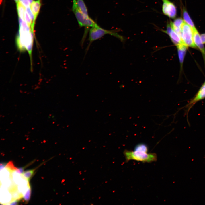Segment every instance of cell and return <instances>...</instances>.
<instances>
[{"mask_svg":"<svg viewBox=\"0 0 205 205\" xmlns=\"http://www.w3.org/2000/svg\"><path fill=\"white\" fill-rule=\"evenodd\" d=\"M126 161L134 160L142 162L151 163L157 160L156 154L139 151L125 150L124 152Z\"/></svg>","mask_w":205,"mask_h":205,"instance_id":"6da1fadb","label":"cell"},{"mask_svg":"<svg viewBox=\"0 0 205 205\" xmlns=\"http://www.w3.org/2000/svg\"><path fill=\"white\" fill-rule=\"evenodd\" d=\"M72 10L75 15L80 27H84L86 29L82 40H85L89 28L97 24L91 18L87 19L82 14L79 9L77 0H73Z\"/></svg>","mask_w":205,"mask_h":205,"instance_id":"7a4b0ae2","label":"cell"},{"mask_svg":"<svg viewBox=\"0 0 205 205\" xmlns=\"http://www.w3.org/2000/svg\"><path fill=\"white\" fill-rule=\"evenodd\" d=\"M108 34L121 38V37L116 33L114 30L104 29L99 26L97 23L91 27L89 30L88 38L89 42L86 48V52H87L90 45L93 42Z\"/></svg>","mask_w":205,"mask_h":205,"instance_id":"3957f363","label":"cell"},{"mask_svg":"<svg viewBox=\"0 0 205 205\" xmlns=\"http://www.w3.org/2000/svg\"><path fill=\"white\" fill-rule=\"evenodd\" d=\"M181 39L183 42L187 47L197 48L193 40L192 28L184 21L181 26Z\"/></svg>","mask_w":205,"mask_h":205,"instance_id":"277c9868","label":"cell"},{"mask_svg":"<svg viewBox=\"0 0 205 205\" xmlns=\"http://www.w3.org/2000/svg\"><path fill=\"white\" fill-rule=\"evenodd\" d=\"M162 11L163 13L170 18H175L177 10L174 4L169 0H162Z\"/></svg>","mask_w":205,"mask_h":205,"instance_id":"5b68a950","label":"cell"},{"mask_svg":"<svg viewBox=\"0 0 205 205\" xmlns=\"http://www.w3.org/2000/svg\"><path fill=\"white\" fill-rule=\"evenodd\" d=\"M163 31L169 36L173 43L176 46L181 44H184L180 36L173 29L170 23H168L166 30H163Z\"/></svg>","mask_w":205,"mask_h":205,"instance_id":"8992f818","label":"cell"},{"mask_svg":"<svg viewBox=\"0 0 205 205\" xmlns=\"http://www.w3.org/2000/svg\"><path fill=\"white\" fill-rule=\"evenodd\" d=\"M205 98V82L197 93L187 105L188 110L197 102Z\"/></svg>","mask_w":205,"mask_h":205,"instance_id":"52a82bcc","label":"cell"},{"mask_svg":"<svg viewBox=\"0 0 205 205\" xmlns=\"http://www.w3.org/2000/svg\"><path fill=\"white\" fill-rule=\"evenodd\" d=\"M192 28L194 43L202 52L205 62V49L203 44V43L201 40L200 36L196 28Z\"/></svg>","mask_w":205,"mask_h":205,"instance_id":"ba28073f","label":"cell"},{"mask_svg":"<svg viewBox=\"0 0 205 205\" xmlns=\"http://www.w3.org/2000/svg\"><path fill=\"white\" fill-rule=\"evenodd\" d=\"M177 46L181 66L182 67L188 47L184 44H181Z\"/></svg>","mask_w":205,"mask_h":205,"instance_id":"9c48e42d","label":"cell"},{"mask_svg":"<svg viewBox=\"0 0 205 205\" xmlns=\"http://www.w3.org/2000/svg\"><path fill=\"white\" fill-rule=\"evenodd\" d=\"M41 0L33 1L30 5V9L34 16L35 20L39 12L41 6Z\"/></svg>","mask_w":205,"mask_h":205,"instance_id":"30bf717a","label":"cell"},{"mask_svg":"<svg viewBox=\"0 0 205 205\" xmlns=\"http://www.w3.org/2000/svg\"><path fill=\"white\" fill-rule=\"evenodd\" d=\"M78 6L84 16L87 19L91 18L89 15L86 4L83 0H77Z\"/></svg>","mask_w":205,"mask_h":205,"instance_id":"8fae6325","label":"cell"},{"mask_svg":"<svg viewBox=\"0 0 205 205\" xmlns=\"http://www.w3.org/2000/svg\"><path fill=\"white\" fill-rule=\"evenodd\" d=\"M17 8L19 17L24 20L25 7L19 1L17 3Z\"/></svg>","mask_w":205,"mask_h":205,"instance_id":"7c38bea8","label":"cell"},{"mask_svg":"<svg viewBox=\"0 0 205 205\" xmlns=\"http://www.w3.org/2000/svg\"><path fill=\"white\" fill-rule=\"evenodd\" d=\"M183 16L184 20L192 28H195L194 24L188 13L184 9H183Z\"/></svg>","mask_w":205,"mask_h":205,"instance_id":"4fadbf2b","label":"cell"},{"mask_svg":"<svg viewBox=\"0 0 205 205\" xmlns=\"http://www.w3.org/2000/svg\"><path fill=\"white\" fill-rule=\"evenodd\" d=\"M184 22L181 18L176 19L173 22L170 21L169 23L173 27L181 28V26Z\"/></svg>","mask_w":205,"mask_h":205,"instance_id":"5bb4252c","label":"cell"},{"mask_svg":"<svg viewBox=\"0 0 205 205\" xmlns=\"http://www.w3.org/2000/svg\"><path fill=\"white\" fill-rule=\"evenodd\" d=\"M134 150L147 153L148 147L145 144L140 143L137 144L135 147Z\"/></svg>","mask_w":205,"mask_h":205,"instance_id":"9a60e30c","label":"cell"},{"mask_svg":"<svg viewBox=\"0 0 205 205\" xmlns=\"http://www.w3.org/2000/svg\"><path fill=\"white\" fill-rule=\"evenodd\" d=\"M26 11L31 20L32 22L31 28L33 30H34V24L36 20L34 15L29 7H26Z\"/></svg>","mask_w":205,"mask_h":205,"instance_id":"2e32d148","label":"cell"},{"mask_svg":"<svg viewBox=\"0 0 205 205\" xmlns=\"http://www.w3.org/2000/svg\"><path fill=\"white\" fill-rule=\"evenodd\" d=\"M35 169H31L24 171L22 175L29 182L30 178L34 173Z\"/></svg>","mask_w":205,"mask_h":205,"instance_id":"e0dca14e","label":"cell"},{"mask_svg":"<svg viewBox=\"0 0 205 205\" xmlns=\"http://www.w3.org/2000/svg\"><path fill=\"white\" fill-rule=\"evenodd\" d=\"M31 194V189L30 185H29L27 191L25 193L23 196V198L26 202L29 200Z\"/></svg>","mask_w":205,"mask_h":205,"instance_id":"ac0fdd59","label":"cell"},{"mask_svg":"<svg viewBox=\"0 0 205 205\" xmlns=\"http://www.w3.org/2000/svg\"><path fill=\"white\" fill-rule=\"evenodd\" d=\"M33 1V0H19V1L26 8L29 7Z\"/></svg>","mask_w":205,"mask_h":205,"instance_id":"d6986e66","label":"cell"},{"mask_svg":"<svg viewBox=\"0 0 205 205\" xmlns=\"http://www.w3.org/2000/svg\"><path fill=\"white\" fill-rule=\"evenodd\" d=\"M24 20L28 25L31 28L32 25V21L26 11L24 14Z\"/></svg>","mask_w":205,"mask_h":205,"instance_id":"ffe728a7","label":"cell"},{"mask_svg":"<svg viewBox=\"0 0 205 205\" xmlns=\"http://www.w3.org/2000/svg\"><path fill=\"white\" fill-rule=\"evenodd\" d=\"M24 167H20L19 168H17L16 169L15 171V172L18 173L22 175L24 172Z\"/></svg>","mask_w":205,"mask_h":205,"instance_id":"44dd1931","label":"cell"},{"mask_svg":"<svg viewBox=\"0 0 205 205\" xmlns=\"http://www.w3.org/2000/svg\"><path fill=\"white\" fill-rule=\"evenodd\" d=\"M200 36L203 43L205 44V34H201Z\"/></svg>","mask_w":205,"mask_h":205,"instance_id":"7402d4cb","label":"cell"},{"mask_svg":"<svg viewBox=\"0 0 205 205\" xmlns=\"http://www.w3.org/2000/svg\"><path fill=\"white\" fill-rule=\"evenodd\" d=\"M6 165L5 163H1L0 164V170H2L3 169H4L5 167H6Z\"/></svg>","mask_w":205,"mask_h":205,"instance_id":"603a6c76","label":"cell"},{"mask_svg":"<svg viewBox=\"0 0 205 205\" xmlns=\"http://www.w3.org/2000/svg\"><path fill=\"white\" fill-rule=\"evenodd\" d=\"M17 200H13V201L12 202H11L9 204H17Z\"/></svg>","mask_w":205,"mask_h":205,"instance_id":"cb8c5ba5","label":"cell"},{"mask_svg":"<svg viewBox=\"0 0 205 205\" xmlns=\"http://www.w3.org/2000/svg\"><path fill=\"white\" fill-rule=\"evenodd\" d=\"M14 1L17 3L19 1V0H14Z\"/></svg>","mask_w":205,"mask_h":205,"instance_id":"d4e9b609","label":"cell"}]
</instances>
